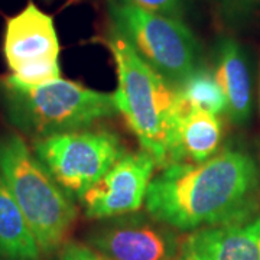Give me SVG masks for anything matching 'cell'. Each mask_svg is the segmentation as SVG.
<instances>
[{
    "instance_id": "obj_9",
    "label": "cell",
    "mask_w": 260,
    "mask_h": 260,
    "mask_svg": "<svg viewBox=\"0 0 260 260\" xmlns=\"http://www.w3.org/2000/svg\"><path fill=\"white\" fill-rule=\"evenodd\" d=\"M87 242L110 260H177L181 239L167 224L133 213L109 218Z\"/></svg>"
},
{
    "instance_id": "obj_11",
    "label": "cell",
    "mask_w": 260,
    "mask_h": 260,
    "mask_svg": "<svg viewBox=\"0 0 260 260\" xmlns=\"http://www.w3.org/2000/svg\"><path fill=\"white\" fill-rule=\"evenodd\" d=\"M223 142V121L207 112L179 114L174 126L171 164H201L218 153Z\"/></svg>"
},
{
    "instance_id": "obj_3",
    "label": "cell",
    "mask_w": 260,
    "mask_h": 260,
    "mask_svg": "<svg viewBox=\"0 0 260 260\" xmlns=\"http://www.w3.org/2000/svg\"><path fill=\"white\" fill-rule=\"evenodd\" d=\"M0 99L10 123L34 140L90 129L119 113L114 93L62 78L25 85L9 75L0 81Z\"/></svg>"
},
{
    "instance_id": "obj_6",
    "label": "cell",
    "mask_w": 260,
    "mask_h": 260,
    "mask_svg": "<svg viewBox=\"0 0 260 260\" xmlns=\"http://www.w3.org/2000/svg\"><path fill=\"white\" fill-rule=\"evenodd\" d=\"M32 150L70 198L83 195L126 153L120 138L106 129H83L34 140Z\"/></svg>"
},
{
    "instance_id": "obj_14",
    "label": "cell",
    "mask_w": 260,
    "mask_h": 260,
    "mask_svg": "<svg viewBox=\"0 0 260 260\" xmlns=\"http://www.w3.org/2000/svg\"><path fill=\"white\" fill-rule=\"evenodd\" d=\"M177 117L189 112L221 114L227 112V100L214 77L213 68L200 64L185 78L175 84Z\"/></svg>"
},
{
    "instance_id": "obj_8",
    "label": "cell",
    "mask_w": 260,
    "mask_h": 260,
    "mask_svg": "<svg viewBox=\"0 0 260 260\" xmlns=\"http://www.w3.org/2000/svg\"><path fill=\"white\" fill-rule=\"evenodd\" d=\"M158 165L148 152L124 153L80 200L88 218L109 220L139 211Z\"/></svg>"
},
{
    "instance_id": "obj_5",
    "label": "cell",
    "mask_w": 260,
    "mask_h": 260,
    "mask_svg": "<svg viewBox=\"0 0 260 260\" xmlns=\"http://www.w3.org/2000/svg\"><path fill=\"white\" fill-rule=\"evenodd\" d=\"M109 15L112 28L171 84L201 64L198 41L182 20L150 13L127 0H109Z\"/></svg>"
},
{
    "instance_id": "obj_10",
    "label": "cell",
    "mask_w": 260,
    "mask_h": 260,
    "mask_svg": "<svg viewBox=\"0 0 260 260\" xmlns=\"http://www.w3.org/2000/svg\"><path fill=\"white\" fill-rule=\"evenodd\" d=\"M177 260H260V217L188 233Z\"/></svg>"
},
{
    "instance_id": "obj_12",
    "label": "cell",
    "mask_w": 260,
    "mask_h": 260,
    "mask_svg": "<svg viewBox=\"0 0 260 260\" xmlns=\"http://www.w3.org/2000/svg\"><path fill=\"white\" fill-rule=\"evenodd\" d=\"M214 77L227 100V114L234 123L249 120L251 112V81L242 47L233 38H224L215 49Z\"/></svg>"
},
{
    "instance_id": "obj_1",
    "label": "cell",
    "mask_w": 260,
    "mask_h": 260,
    "mask_svg": "<svg viewBox=\"0 0 260 260\" xmlns=\"http://www.w3.org/2000/svg\"><path fill=\"white\" fill-rule=\"evenodd\" d=\"M260 169L242 150H223L201 164H172L149 185L148 214L171 229L195 232L247 221L259 208Z\"/></svg>"
},
{
    "instance_id": "obj_7",
    "label": "cell",
    "mask_w": 260,
    "mask_h": 260,
    "mask_svg": "<svg viewBox=\"0 0 260 260\" xmlns=\"http://www.w3.org/2000/svg\"><path fill=\"white\" fill-rule=\"evenodd\" d=\"M3 55L10 77L25 85H41L61 78L59 41L54 19L29 2L6 22Z\"/></svg>"
},
{
    "instance_id": "obj_15",
    "label": "cell",
    "mask_w": 260,
    "mask_h": 260,
    "mask_svg": "<svg viewBox=\"0 0 260 260\" xmlns=\"http://www.w3.org/2000/svg\"><path fill=\"white\" fill-rule=\"evenodd\" d=\"M140 9L160 16L182 20L186 16L185 0H127Z\"/></svg>"
},
{
    "instance_id": "obj_2",
    "label": "cell",
    "mask_w": 260,
    "mask_h": 260,
    "mask_svg": "<svg viewBox=\"0 0 260 260\" xmlns=\"http://www.w3.org/2000/svg\"><path fill=\"white\" fill-rule=\"evenodd\" d=\"M104 44L116 64L117 110L138 138L142 150L164 169L171 164L177 121L175 85L145 62L116 29H110Z\"/></svg>"
},
{
    "instance_id": "obj_16",
    "label": "cell",
    "mask_w": 260,
    "mask_h": 260,
    "mask_svg": "<svg viewBox=\"0 0 260 260\" xmlns=\"http://www.w3.org/2000/svg\"><path fill=\"white\" fill-rule=\"evenodd\" d=\"M59 260H110L103 253L93 249L88 244L70 242L65 243L61 249Z\"/></svg>"
},
{
    "instance_id": "obj_4",
    "label": "cell",
    "mask_w": 260,
    "mask_h": 260,
    "mask_svg": "<svg viewBox=\"0 0 260 260\" xmlns=\"http://www.w3.org/2000/svg\"><path fill=\"white\" fill-rule=\"evenodd\" d=\"M0 177L25 215L42 254L62 249L78 215L75 201L18 133L0 136Z\"/></svg>"
},
{
    "instance_id": "obj_17",
    "label": "cell",
    "mask_w": 260,
    "mask_h": 260,
    "mask_svg": "<svg viewBox=\"0 0 260 260\" xmlns=\"http://www.w3.org/2000/svg\"><path fill=\"white\" fill-rule=\"evenodd\" d=\"M217 3L232 8V6H251V5H257L260 0H215Z\"/></svg>"
},
{
    "instance_id": "obj_13",
    "label": "cell",
    "mask_w": 260,
    "mask_h": 260,
    "mask_svg": "<svg viewBox=\"0 0 260 260\" xmlns=\"http://www.w3.org/2000/svg\"><path fill=\"white\" fill-rule=\"evenodd\" d=\"M41 254L25 215L0 177V260H41Z\"/></svg>"
}]
</instances>
